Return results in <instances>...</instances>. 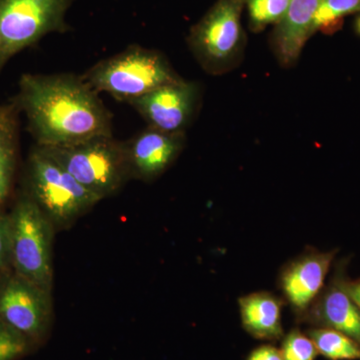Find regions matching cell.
I'll return each mask as SVG.
<instances>
[{
  "mask_svg": "<svg viewBox=\"0 0 360 360\" xmlns=\"http://www.w3.org/2000/svg\"><path fill=\"white\" fill-rule=\"evenodd\" d=\"M11 101L25 113L37 146H70L112 135V115L82 77L23 75Z\"/></svg>",
  "mask_w": 360,
  "mask_h": 360,
  "instance_id": "1",
  "label": "cell"
},
{
  "mask_svg": "<svg viewBox=\"0 0 360 360\" xmlns=\"http://www.w3.org/2000/svg\"><path fill=\"white\" fill-rule=\"evenodd\" d=\"M82 77L97 94L105 92L127 103L182 79L163 54L137 44L98 61Z\"/></svg>",
  "mask_w": 360,
  "mask_h": 360,
  "instance_id": "2",
  "label": "cell"
},
{
  "mask_svg": "<svg viewBox=\"0 0 360 360\" xmlns=\"http://www.w3.org/2000/svg\"><path fill=\"white\" fill-rule=\"evenodd\" d=\"M39 148L101 200L117 193L131 179L124 141H116L113 135Z\"/></svg>",
  "mask_w": 360,
  "mask_h": 360,
  "instance_id": "3",
  "label": "cell"
},
{
  "mask_svg": "<svg viewBox=\"0 0 360 360\" xmlns=\"http://www.w3.org/2000/svg\"><path fill=\"white\" fill-rule=\"evenodd\" d=\"M25 193L60 226L72 224L101 201L39 146L28 156Z\"/></svg>",
  "mask_w": 360,
  "mask_h": 360,
  "instance_id": "4",
  "label": "cell"
},
{
  "mask_svg": "<svg viewBox=\"0 0 360 360\" xmlns=\"http://www.w3.org/2000/svg\"><path fill=\"white\" fill-rule=\"evenodd\" d=\"M11 259L14 274L51 291L52 224L34 200L21 194L9 214Z\"/></svg>",
  "mask_w": 360,
  "mask_h": 360,
  "instance_id": "5",
  "label": "cell"
},
{
  "mask_svg": "<svg viewBox=\"0 0 360 360\" xmlns=\"http://www.w3.org/2000/svg\"><path fill=\"white\" fill-rule=\"evenodd\" d=\"M75 0H0V75L18 52L49 33L70 30L66 14Z\"/></svg>",
  "mask_w": 360,
  "mask_h": 360,
  "instance_id": "6",
  "label": "cell"
},
{
  "mask_svg": "<svg viewBox=\"0 0 360 360\" xmlns=\"http://www.w3.org/2000/svg\"><path fill=\"white\" fill-rule=\"evenodd\" d=\"M245 1L219 0L191 30L189 45L205 70H222L238 56L241 41V11Z\"/></svg>",
  "mask_w": 360,
  "mask_h": 360,
  "instance_id": "7",
  "label": "cell"
},
{
  "mask_svg": "<svg viewBox=\"0 0 360 360\" xmlns=\"http://www.w3.org/2000/svg\"><path fill=\"white\" fill-rule=\"evenodd\" d=\"M51 321V291L18 274L0 284V321L32 342L46 335Z\"/></svg>",
  "mask_w": 360,
  "mask_h": 360,
  "instance_id": "8",
  "label": "cell"
},
{
  "mask_svg": "<svg viewBox=\"0 0 360 360\" xmlns=\"http://www.w3.org/2000/svg\"><path fill=\"white\" fill-rule=\"evenodd\" d=\"M336 253L335 250L321 251L309 248L283 265L279 272V290L298 322L323 290Z\"/></svg>",
  "mask_w": 360,
  "mask_h": 360,
  "instance_id": "9",
  "label": "cell"
},
{
  "mask_svg": "<svg viewBox=\"0 0 360 360\" xmlns=\"http://www.w3.org/2000/svg\"><path fill=\"white\" fill-rule=\"evenodd\" d=\"M198 101V86L181 79L129 101L153 127L167 134H184Z\"/></svg>",
  "mask_w": 360,
  "mask_h": 360,
  "instance_id": "10",
  "label": "cell"
},
{
  "mask_svg": "<svg viewBox=\"0 0 360 360\" xmlns=\"http://www.w3.org/2000/svg\"><path fill=\"white\" fill-rule=\"evenodd\" d=\"M345 266L341 262L335 267L330 281L324 285L300 322L312 328L335 329L360 345V310L345 288Z\"/></svg>",
  "mask_w": 360,
  "mask_h": 360,
  "instance_id": "11",
  "label": "cell"
},
{
  "mask_svg": "<svg viewBox=\"0 0 360 360\" xmlns=\"http://www.w3.org/2000/svg\"><path fill=\"white\" fill-rule=\"evenodd\" d=\"M131 179L151 181L167 169L184 146V134H167L153 127L124 141Z\"/></svg>",
  "mask_w": 360,
  "mask_h": 360,
  "instance_id": "12",
  "label": "cell"
},
{
  "mask_svg": "<svg viewBox=\"0 0 360 360\" xmlns=\"http://www.w3.org/2000/svg\"><path fill=\"white\" fill-rule=\"evenodd\" d=\"M321 0H291L288 13L277 23L274 47L279 60L292 65L302 53L307 39L311 37L314 14Z\"/></svg>",
  "mask_w": 360,
  "mask_h": 360,
  "instance_id": "13",
  "label": "cell"
},
{
  "mask_svg": "<svg viewBox=\"0 0 360 360\" xmlns=\"http://www.w3.org/2000/svg\"><path fill=\"white\" fill-rule=\"evenodd\" d=\"M285 302L269 291H257L238 300L241 323L248 335L259 340L277 341L284 336L283 307Z\"/></svg>",
  "mask_w": 360,
  "mask_h": 360,
  "instance_id": "14",
  "label": "cell"
},
{
  "mask_svg": "<svg viewBox=\"0 0 360 360\" xmlns=\"http://www.w3.org/2000/svg\"><path fill=\"white\" fill-rule=\"evenodd\" d=\"M20 113L13 101L0 103V205L13 188L18 165Z\"/></svg>",
  "mask_w": 360,
  "mask_h": 360,
  "instance_id": "15",
  "label": "cell"
},
{
  "mask_svg": "<svg viewBox=\"0 0 360 360\" xmlns=\"http://www.w3.org/2000/svg\"><path fill=\"white\" fill-rule=\"evenodd\" d=\"M307 335L314 341L319 354L329 360H360V345L352 338L326 328H311Z\"/></svg>",
  "mask_w": 360,
  "mask_h": 360,
  "instance_id": "16",
  "label": "cell"
},
{
  "mask_svg": "<svg viewBox=\"0 0 360 360\" xmlns=\"http://www.w3.org/2000/svg\"><path fill=\"white\" fill-rule=\"evenodd\" d=\"M357 11H360V0H321L312 21L311 35Z\"/></svg>",
  "mask_w": 360,
  "mask_h": 360,
  "instance_id": "17",
  "label": "cell"
},
{
  "mask_svg": "<svg viewBox=\"0 0 360 360\" xmlns=\"http://www.w3.org/2000/svg\"><path fill=\"white\" fill-rule=\"evenodd\" d=\"M291 0H248L250 22L255 30L278 23L288 13Z\"/></svg>",
  "mask_w": 360,
  "mask_h": 360,
  "instance_id": "18",
  "label": "cell"
},
{
  "mask_svg": "<svg viewBox=\"0 0 360 360\" xmlns=\"http://www.w3.org/2000/svg\"><path fill=\"white\" fill-rule=\"evenodd\" d=\"M281 350L283 360H315L319 355L311 338L298 328L284 335Z\"/></svg>",
  "mask_w": 360,
  "mask_h": 360,
  "instance_id": "19",
  "label": "cell"
},
{
  "mask_svg": "<svg viewBox=\"0 0 360 360\" xmlns=\"http://www.w3.org/2000/svg\"><path fill=\"white\" fill-rule=\"evenodd\" d=\"M32 343L20 333L0 321V360H16L26 354Z\"/></svg>",
  "mask_w": 360,
  "mask_h": 360,
  "instance_id": "20",
  "label": "cell"
},
{
  "mask_svg": "<svg viewBox=\"0 0 360 360\" xmlns=\"http://www.w3.org/2000/svg\"><path fill=\"white\" fill-rule=\"evenodd\" d=\"M11 267V221L9 214L0 210V272H6Z\"/></svg>",
  "mask_w": 360,
  "mask_h": 360,
  "instance_id": "21",
  "label": "cell"
},
{
  "mask_svg": "<svg viewBox=\"0 0 360 360\" xmlns=\"http://www.w3.org/2000/svg\"><path fill=\"white\" fill-rule=\"evenodd\" d=\"M245 360H283V357L279 348L271 345H264L255 348Z\"/></svg>",
  "mask_w": 360,
  "mask_h": 360,
  "instance_id": "22",
  "label": "cell"
},
{
  "mask_svg": "<svg viewBox=\"0 0 360 360\" xmlns=\"http://www.w3.org/2000/svg\"><path fill=\"white\" fill-rule=\"evenodd\" d=\"M345 288L360 310V278L350 281L347 277L345 281Z\"/></svg>",
  "mask_w": 360,
  "mask_h": 360,
  "instance_id": "23",
  "label": "cell"
},
{
  "mask_svg": "<svg viewBox=\"0 0 360 360\" xmlns=\"http://www.w3.org/2000/svg\"><path fill=\"white\" fill-rule=\"evenodd\" d=\"M355 28H356V32L360 34V15L357 18L356 22H355Z\"/></svg>",
  "mask_w": 360,
  "mask_h": 360,
  "instance_id": "24",
  "label": "cell"
}]
</instances>
